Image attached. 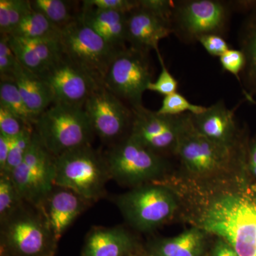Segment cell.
<instances>
[{"instance_id": "6da1fadb", "label": "cell", "mask_w": 256, "mask_h": 256, "mask_svg": "<svg viewBox=\"0 0 256 256\" xmlns=\"http://www.w3.org/2000/svg\"><path fill=\"white\" fill-rule=\"evenodd\" d=\"M188 184V220L208 236L223 238L238 256H256V181L247 163L220 176Z\"/></svg>"}, {"instance_id": "7a4b0ae2", "label": "cell", "mask_w": 256, "mask_h": 256, "mask_svg": "<svg viewBox=\"0 0 256 256\" xmlns=\"http://www.w3.org/2000/svg\"><path fill=\"white\" fill-rule=\"evenodd\" d=\"M249 140L234 148L216 144L195 129L191 114H186L175 156L192 180L210 181L233 172L247 160Z\"/></svg>"}, {"instance_id": "3957f363", "label": "cell", "mask_w": 256, "mask_h": 256, "mask_svg": "<svg viewBox=\"0 0 256 256\" xmlns=\"http://www.w3.org/2000/svg\"><path fill=\"white\" fill-rule=\"evenodd\" d=\"M178 200L171 186L158 182L130 188L114 197V202L132 228L148 233L174 216L180 208Z\"/></svg>"}, {"instance_id": "277c9868", "label": "cell", "mask_w": 256, "mask_h": 256, "mask_svg": "<svg viewBox=\"0 0 256 256\" xmlns=\"http://www.w3.org/2000/svg\"><path fill=\"white\" fill-rule=\"evenodd\" d=\"M110 180L105 156L92 146L56 158L55 186L70 190L90 203L105 196Z\"/></svg>"}, {"instance_id": "5b68a950", "label": "cell", "mask_w": 256, "mask_h": 256, "mask_svg": "<svg viewBox=\"0 0 256 256\" xmlns=\"http://www.w3.org/2000/svg\"><path fill=\"white\" fill-rule=\"evenodd\" d=\"M34 131L55 158L76 148L92 146L95 136L84 107L60 102H54L40 114Z\"/></svg>"}, {"instance_id": "8992f818", "label": "cell", "mask_w": 256, "mask_h": 256, "mask_svg": "<svg viewBox=\"0 0 256 256\" xmlns=\"http://www.w3.org/2000/svg\"><path fill=\"white\" fill-rule=\"evenodd\" d=\"M104 156L111 180L131 188L162 181L168 169L165 156L148 149L130 134L110 146Z\"/></svg>"}, {"instance_id": "52a82bcc", "label": "cell", "mask_w": 256, "mask_h": 256, "mask_svg": "<svg viewBox=\"0 0 256 256\" xmlns=\"http://www.w3.org/2000/svg\"><path fill=\"white\" fill-rule=\"evenodd\" d=\"M0 225V250L8 256H55L58 242L35 207L25 204Z\"/></svg>"}, {"instance_id": "ba28073f", "label": "cell", "mask_w": 256, "mask_h": 256, "mask_svg": "<svg viewBox=\"0 0 256 256\" xmlns=\"http://www.w3.org/2000/svg\"><path fill=\"white\" fill-rule=\"evenodd\" d=\"M234 12L232 1L176 0L170 18L172 31L186 44L198 42L205 35L224 36Z\"/></svg>"}, {"instance_id": "9c48e42d", "label": "cell", "mask_w": 256, "mask_h": 256, "mask_svg": "<svg viewBox=\"0 0 256 256\" xmlns=\"http://www.w3.org/2000/svg\"><path fill=\"white\" fill-rule=\"evenodd\" d=\"M58 42L62 54L101 84L120 50L109 44L78 16L60 30Z\"/></svg>"}, {"instance_id": "30bf717a", "label": "cell", "mask_w": 256, "mask_h": 256, "mask_svg": "<svg viewBox=\"0 0 256 256\" xmlns=\"http://www.w3.org/2000/svg\"><path fill=\"white\" fill-rule=\"evenodd\" d=\"M150 52L126 46L118 50L102 84L132 109L142 106L143 94L153 82Z\"/></svg>"}, {"instance_id": "8fae6325", "label": "cell", "mask_w": 256, "mask_h": 256, "mask_svg": "<svg viewBox=\"0 0 256 256\" xmlns=\"http://www.w3.org/2000/svg\"><path fill=\"white\" fill-rule=\"evenodd\" d=\"M25 203L40 208L55 188L56 158L35 131L28 152L10 174Z\"/></svg>"}, {"instance_id": "7c38bea8", "label": "cell", "mask_w": 256, "mask_h": 256, "mask_svg": "<svg viewBox=\"0 0 256 256\" xmlns=\"http://www.w3.org/2000/svg\"><path fill=\"white\" fill-rule=\"evenodd\" d=\"M94 134L110 146L129 136L134 118L130 107L102 84H99L84 106Z\"/></svg>"}, {"instance_id": "4fadbf2b", "label": "cell", "mask_w": 256, "mask_h": 256, "mask_svg": "<svg viewBox=\"0 0 256 256\" xmlns=\"http://www.w3.org/2000/svg\"><path fill=\"white\" fill-rule=\"evenodd\" d=\"M132 110L134 118L130 136L160 156H175L186 114L164 116L143 106Z\"/></svg>"}, {"instance_id": "5bb4252c", "label": "cell", "mask_w": 256, "mask_h": 256, "mask_svg": "<svg viewBox=\"0 0 256 256\" xmlns=\"http://www.w3.org/2000/svg\"><path fill=\"white\" fill-rule=\"evenodd\" d=\"M40 77L50 88L54 102L82 107L101 84L62 54Z\"/></svg>"}, {"instance_id": "9a60e30c", "label": "cell", "mask_w": 256, "mask_h": 256, "mask_svg": "<svg viewBox=\"0 0 256 256\" xmlns=\"http://www.w3.org/2000/svg\"><path fill=\"white\" fill-rule=\"evenodd\" d=\"M235 110L228 109L224 100H218L202 114H191L192 124L200 134L212 142L234 148L248 138V134L238 127Z\"/></svg>"}, {"instance_id": "2e32d148", "label": "cell", "mask_w": 256, "mask_h": 256, "mask_svg": "<svg viewBox=\"0 0 256 256\" xmlns=\"http://www.w3.org/2000/svg\"><path fill=\"white\" fill-rule=\"evenodd\" d=\"M172 34L171 24L152 10L139 4L128 12L127 43L137 50L150 52L159 50V42Z\"/></svg>"}, {"instance_id": "e0dca14e", "label": "cell", "mask_w": 256, "mask_h": 256, "mask_svg": "<svg viewBox=\"0 0 256 256\" xmlns=\"http://www.w3.org/2000/svg\"><path fill=\"white\" fill-rule=\"evenodd\" d=\"M90 204L74 192L55 186L38 210L44 217L56 239L60 242L62 236Z\"/></svg>"}, {"instance_id": "ac0fdd59", "label": "cell", "mask_w": 256, "mask_h": 256, "mask_svg": "<svg viewBox=\"0 0 256 256\" xmlns=\"http://www.w3.org/2000/svg\"><path fill=\"white\" fill-rule=\"evenodd\" d=\"M141 246L124 227H94L86 236L80 256H128Z\"/></svg>"}, {"instance_id": "d6986e66", "label": "cell", "mask_w": 256, "mask_h": 256, "mask_svg": "<svg viewBox=\"0 0 256 256\" xmlns=\"http://www.w3.org/2000/svg\"><path fill=\"white\" fill-rule=\"evenodd\" d=\"M9 43L18 63L38 76L62 56L58 38H24L9 36Z\"/></svg>"}, {"instance_id": "ffe728a7", "label": "cell", "mask_w": 256, "mask_h": 256, "mask_svg": "<svg viewBox=\"0 0 256 256\" xmlns=\"http://www.w3.org/2000/svg\"><path fill=\"white\" fill-rule=\"evenodd\" d=\"M208 235L193 226L176 236L151 240L144 246L148 256H207Z\"/></svg>"}, {"instance_id": "44dd1931", "label": "cell", "mask_w": 256, "mask_h": 256, "mask_svg": "<svg viewBox=\"0 0 256 256\" xmlns=\"http://www.w3.org/2000/svg\"><path fill=\"white\" fill-rule=\"evenodd\" d=\"M128 14L121 12L82 8L78 16L109 44L120 50L126 47L127 43Z\"/></svg>"}, {"instance_id": "7402d4cb", "label": "cell", "mask_w": 256, "mask_h": 256, "mask_svg": "<svg viewBox=\"0 0 256 256\" xmlns=\"http://www.w3.org/2000/svg\"><path fill=\"white\" fill-rule=\"evenodd\" d=\"M13 80L26 106L38 118L54 104V97L46 82L18 63Z\"/></svg>"}, {"instance_id": "603a6c76", "label": "cell", "mask_w": 256, "mask_h": 256, "mask_svg": "<svg viewBox=\"0 0 256 256\" xmlns=\"http://www.w3.org/2000/svg\"><path fill=\"white\" fill-rule=\"evenodd\" d=\"M238 37L240 50L246 58L245 68L240 76L242 92L256 100V8L246 14Z\"/></svg>"}, {"instance_id": "cb8c5ba5", "label": "cell", "mask_w": 256, "mask_h": 256, "mask_svg": "<svg viewBox=\"0 0 256 256\" xmlns=\"http://www.w3.org/2000/svg\"><path fill=\"white\" fill-rule=\"evenodd\" d=\"M60 33L58 28L32 8L10 36L24 38H58Z\"/></svg>"}, {"instance_id": "d4e9b609", "label": "cell", "mask_w": 256, "mask_h": 256, "mask_svg": "<svg viewBox=\"0 0 256 256\" xmlns=\"http://www.w3.org/2000/svg\"><path fill=\"white\" fill-rule=\"evenodd\" d=\"M0 106L16 114L30 127L34 128L38 116L28 108L12 79H1Z\"/></svg>"}, {"instance_id": "484cf974", "label": "cell", "mask_w": 256, "mask_h": 256, "mask_svg": "<svg viewBox=\"0 0 256 256\" xmlns=\"http://www.w3.org/2000/svg\"><path fill=\"white\" fill-rule=\"evenodd\" d=\"M32 8L43 14L54 26L60 30L74 22L78 14H74L70 2L63 0H32Z\"/></svg>"}, {"instance_id": "4316f807", "label": "cell", "mask_w": 256, "mask_h": 256, "mask_svg": "<svg viewBox=\"0 0 256 256\" xmlns=\"http://www.w3.org/2000/svg\"><path fill=\"white\" fill-rule=\"evenodd\" d=\"M32 10L28 0H0V33L10 36Z\"/></svg>"}, {"instance_id": "83f0119b", "label": "cell", "mask_w": 256, "mask_h": 256, "mask_svg": "<svg viewBox=\"0 0 256 256\" xmlns=\"http://www.w3.org/2000/svg\"><path fill=\"white\" fill-rule=\"evenodd\" d=\"M14 182L8 174H0V224L25 204Z\"/></svg>"}, {"instance_id": "f1b7e54d", "label": "cell", "mask_w": 256, "mask_h": 256, "mask_svg": "<svg viewBox=\"0 0 256 256\" xmlns=\"http://www.w3.org/2000/svg\"><path fill=\"white\" fill-rule=\"evenodd\" d=\"M206 107L192 104L180 92L165 96L158 114L164 116H178L185 114H198L205 110Z\"/></svg>"}, {"instance_id": "f546056e", "label": "cell", "mask_w": 256, "mask_h": 256, "mask_svg": "<svg viewBox=\"0 0 256 256\" xmlns=\"http://www.w3.org/2000/svg\"><path fill=\"white\" fill-rule=\"evenodd\" d=\"M34 131V128L28 129L18 137L11 138V146L8 164L2 174H10L22 162L31 146Z\"/></svg>"}, {"instance_id": "4dcf8cb0", "label": "cell", "mask_w": 256, "mask_h": 256, "mask_svg": "<svg viewBox=\"0 0 256 256\" xmlns=\"http://www.w3.org/2000/svg\"><path fill=\"white\" fill-rule=\"evenodd\" d=\"M161 65V72L156 82H150L148 86V90L156 92L160 95L168 96L178 92V80L172 75L169 70L166 68L163 60L162 56L160 54V50H156Z\"/></svg>"}, {"instance_id": "1f68e13d", "label": "cell", "mask_w": 256, "mask_h": 256, "mask_svg": "<svg viewBox=\"0 0 256 256\" xmlns=\"http://www.w3.org/2000/svg\"><path fill=\"white\" fill-rule=\"evenodd\" d=\"M34 128L25 124L16 114L0 106V133L10 138H14L28 129Z\"/></svg>"}, {"instance_id": "d6a6232c", "label": "cell", "mask_w": 256, "mask_h": 256, "mask_svg": "<svg viewBox=\"0 0 256 256\" xmlns=\"http://www.w3.org/2000/svg\"><path fill=\"white\" fill-rule=\"evenodd\" d=\"M18 64V58L12 50L8 35L0 38V76L1 79H12L13 73Z\"/></svg>"}, {"instance_id": "836d02e7", "label": "cell", "mask_w": 256, "mask_h": 256, "mask_svg": "<svg viewBox=\"0 0 256 256\" xmlns=\"http://www.w3.org/2000/svg\"><path fill=\"white\" fill-rule=\"evenodd\" d=\"M222 68L232 74L240 84V76L246 66L245 55L242 50L229 48L220 57Z\"/></svg>"}, {"instance_id": "e575fe53", "label": "cell", "mask_w": 256, "mask_h": 256, "mask_svg": "<svg viewBox=\"0 0 256 256\" xmlns=\"http://www.w3.org/2000/svg\"><path fill=\"white\" fill-rule=\"evenodd\" d=\"M139 0H84L82 8L128 13L137 8Z\"/></svg>"}, {"instance_id": "d590c367", "label": "cell", "mask_w": 256, "mask_h": 256, "mask_svg": "<svg viewBox=\"0 0 256 256\" xmlns=\"http://www.w3.org/2000/svg\"><path fill=\"white\" fill-rule=\"evenodd\" d=\"M198 43L204 48L208 54L212 56L220 57L230 48L224 36L218 34H208L202 36Z\"/></svg>"}, {"instance_id": "8d00e7d4", "label": "cell", "mask_w": 256, "mask_h": 256, "mask_svg": "<svg viewBox=\"0 0 256 256\" xmlns=\"http://www.w3.org/2000/svg\"><path fill=\"white\" fill-rule=\"evenodd\" d=\"M208 256H238L235 249L223 238H216L210 246Z\"/></svg>"}, {"instance_id": "74e56055", "label": "cell", "mask_w": 256, "mask_h": 256, "mask_svg": "<svg viewBox=\"0 0 256 256\" xmlns=\"http://www.w3.org/2000/svg\"><path fill=\"white\" fill-rule=\"evenodd\" d=\"M11 138L0 133V174L4 173L9 158Z\"/></svg>"}, {"instance_id": "f35d334b", "label": "cell", "mask_w": 256, "mask_h": 256, "mask_svg": "<svg viewBox=\"0 0 256 256\" xmlns=\"http://www.w3.org/2000/svg\"><path fill=\"white\" fill-rule=\"evenodd\" d=\"M247 166L249 172L256 181V134L249 140L248 146Z\"/></svg>"}, {"instance_id": "ab89813d", "label": "cell", "mask_w": 256, "mask_h": 256, "mask_svg": "<svg viewBox=\"0 0 256 256\" xmlns=\"http://www.w3.org/2000/svg\"><path fill=\"white\" fill-rule=\"evenodd\" d=\"M128 256H148V255H146V248L142 246L138 248L137 250L133 252L132 254H131L130 255Z\"/></svg>"}, {"instance_id": "60d3db41", "label": "cell", "mask_w": 256, "mask_h": 256, "mask_svg": "<svg viewBox=\"0 0 256 256\" xmlns=\"http://www.w3.org/2000/svg\"><path fill=\"white\" fill-rule=\"evenodd\" d=\"M244 96V99L248 101V102H252V104L256 106V100L252 98V96L248 95V94H246V92H242Z\"/></svg>"}, {"instance_id": "b9f144b4", "label": "cell", "mask_w": 256, "mask_h": 256, "mask_svg": "<svg viewBox=\"0 0 256 256\" xmlns=\"http://www.w3.org/2000/svg\"><path fill=\"white\" fill-rule=\"evenodd\" d=\"M0 256H9L2 250H0Z\"/></svg>"}, {"instance_id": "7bdbcfd3", "label": "cell", "mask_w": 256, "mask_h": 256, "mask_svg": "<svg viewBox=\"0 0 256 256\" xmlns=\"http://www.w3.org/2000/svg\"></svg>"}]
</instances>
